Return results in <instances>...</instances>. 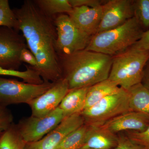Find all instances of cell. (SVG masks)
<instances>
[{"mask_svg":"<svg viewBox=\"0 0 149 149\" xmlns=\"http://www.w3.org/2000/svg\"><path fill=\"white\" fill-rule=\"evenodd\" d=\"M13 11L27 48L37 59L38 65L35 70L44 82L54 83L63 78L56 50L57 32L54 18L46 15L30 0L24 1L19 8Z\"/></svg>","mask_w":149,"mask_h":149,"instance_id":"cell-1","label":"cell"},{"mask_svg":"<svg viewBox=\"0 0 149 149\" xmlns=\"http://www.w3.org/2000/svg\"><path fill=\"white\" fill-rule=\"evenodd\" d=\"M128 131L127 136L133 142L146 149H149V126L143 132Z\"/></svg>","mask_w":149,"mask_h":149,"instance_id":"cell-26","label":"cell"},{"mask_svg":"<svg viewBox=\"0 0 149 149\" xmlns=\"http://www.w3.org/2000/svg\"><path fill=\"white\" fill-rule=\"evenodd\" d=\"M4 26L19 31L18 22L8 0H0V27Z\"/></svg>","mask_w":149,"mask_h":149,"instance_id":"cell-23","label":"cell"},{"mask_svg":"<svg viewBox=\"0 0 149 149\" xmlns=\"http://www.w3.org/2000/svg\"><path fill=\"white\" fill-rule=\"evenodd\" d=\"M54 20L57 32L56 50L59 57L70 55L86 49L92 36L80 30L68 15H58Z\"/></svg>","mask_w":149,"mask_h":149,"instance_id":"cell-5","label":"cell"},{"mask_svg":"<svg viewBox=\"0 0 149 149\" xmlns=\"http://www.w3.org/2000/svg\"><path fill=\"white\" fill-rule=\"evenodd\" d=\"M24 48L22 51L20 55V59L22 62H25L30 65V66L35 69L38 64L35 55L32 52L27 49Z\"/></svg>","mask_w":149,"mask_h":149,"instance_id":"cell-28","label":"cell"},{"mask_svg":"<svg viewBox=\"0 0 149 149\" xmlns=\"http://www.w3.org/2000/svg\"><path fill=\"white\" fill-rule=\"evenodd\" d=\"M27 70L25 71L11 70L0 67V76H8L21 78L23 82L30 84L40 85L44 81L39 73L30 65H25Z\"/></svg>","mask_w":149,"mask_h":149,"instance_id":"cell-22","label":"cell"},{"mask_svg":"<svg viewBox=\"0 0 149 149\" xmlns=\"http://www.w3.org/2000/svg\"><path fill=\"white\" fill-rule=\"evenodd\" d=\"M102 125L115 134L124 130L143 132L149 126V115L128 111L112 118Z\"/></svg>","mask_w":149,"mask_h":149,"instance_id":"cell-13","label":"cell"},{"mask_svg":"<svg viewBox=\"0 0 149 149\" xmlns=\"http://www.w3.org/2000/svg\"><path fill=\"white\" fill-rule=\"evenodd\" d=\"M72 8L86 6L91 8H97L102 5L101 3L97 0H69Z\"/></svg>","mask_w":149,"mask_h":149,"instance_id":"cell-30","label":"cell"},{"mask_svg":"<svg viewBox=\"0 0 149 149\" xmlns=\"http://www.w3.org/2000/svg\"><path fill=\"white\" fill-rule=\"evenodd\" d=\"M115 149H146L133 142L127 136L118 137V140Z\"/></svg>","mask_w":149,"mask_h":149,"instance_id":"cell-27","label":"cell"},{"mask_svg":"<svg viewBox=\"0 0 149 149\" xmlns=\"http://www.w3.org/2000/svg\"><path fill=\"white\" fill-rule=\"evenodd\" d=\"M112 57L109 80L126 90L141 83L144 68L149 60V50L130 47Z\"/></svg>","mask_w":149,"mask_h":149,"instance_id":"cell-4","label":"cell"},{"mask_svg":"<svg viewBox=\"0 0 149 149\" xmlns=\"http://www.w3.org/2000/svg\"><path fill=\"white\" fill-rule=\"evenodd\" d=\"M65 118L59 107L42 117L31 116L23 118L16 124L19 132L27 143L36 142L42 139L54 130Z\"/></svg>","mask_w":149,"mask_h":149,"instance_id":"cell-8","label":"cell"},{"mask_svg":"<svg viewBox=\"0 0 149 149\" xmlns=\"http://www.w3.org/2000/svg\"><path fill=\"white\" fill-rule=\"evenodd\" d=\"M102 5L97 8L86 6L73 8L68 15L80 30L93 37L97 32L100 23Z\"/></svg>","mask_w":149,"mask_h":149,"instance_id":"cell-14","label":"cell"},{"mask_svg":"<svg viewBox=\"0 0 149 149\" xmlns=\"http://www.w3.org/2000/svg\"><path fill=\"white\" fill-rule=\"evenodd\" d=\"M33 1L43 13L53 18L61 14L66 13L68 14L73 8L69 0H35Z\"/></svg>","mask_w":149,"mask_h":149,"instance_id":"cell-19","label":"cell"},{"mask_svg":"<svg viewBox=\"0 0 149 149\" xmlns=\"http://www.w3.org/2000/svg\"><path fill=\"white\" fill-rule=\"evenodd\" d=\"M130 47L141 50H149V28L143 32L141 39Z\"/></svg>","mask_w":149,"mask_h":149,"instance_id":"cell-29","label":"cell"},{"mask_svg":"<svg viewBox=\"0 0 149 149\" xmlns=\"http://www.w3.org/2000/svg\"><path fill=\"white\" fill-rule=\"evenodd\" d=\"M144 32L134 17L119 27L97 33L92 37L85 49L113 56L133 46Z\"/></svg>","mask_w":149,"mask_h":149,"instance_id":"cell-3","label":"cell"},{"mask_svg":"<svg viewBox=\"0 0 149 149\" xmlns=\"http://www.w3.org/2000/svg\"><path fill=\"white\" fill-rule=\"evenodd\" d=\"M69 91L66 79L61 78L55 82L52 87L27 104L31 108L32 116L42 117L58 107Z\"/></svg>","mask_w":149,"mask_h":149,"instance_id":"cell-12","label":"cell"},{"mask_svg":"<svg viewBox=\"0 0 149 149\" xmlns=\"http://www.w3.org/2000/svg\"><path fill=\"white\" fill-rule=\"evenodd\" d=\"M118 140V137L116 134L102 125H89L84 143L80 148L111 149L116 147Z\"/></svg>","mask_w":149,"mask_h":149,"instance_id":"cell-15","label":"cell"},{"mask_svg":"<svg viewBox=\"0 0 149 149\" xmlns=\"http://www.w3.org/2000/svg\"><path fill=\"white\" fill-rule=\"evenodd\" d=\"M129 94L130 111L139 112L149 115V90L141 83L127 90Z\"/></svg>","mask_w":149,"mask_h":149,"instance_id":"cell-18","label":"cell"},{"mask_svg":"<svg viewBox=\"0 0 149 149\" xmlns=\"http://www.w3.org/2000/svg\"><path fill=\"white\" fill-rule=\"evenodd\" d=\"M26 143L14 123L0 136V149H25Z\"/></svg>","mask_w":149,"mask_h":149,"instance_id":"cell-20","label":"cell"},{"mask_svg":"<svg viewBox=\"0 0 149 149\" xmlns=\"http://www.w3.org/2000/svg\"><path fill=\"white\" fill-rule=\"evenodd\" d=\"M90 87L69 90L59 106L65 117L83 111L85 107L86 95Z\"/></svg>","mask_w":149,"mask_h":149,"instance_id":"cell-16","label":"cell"},{"mask_svg":"<svg viewBox=\"0 0 149 149\" xmlns=\"http://www.w3.org/2000/svg\"><path fill=\"white\" fill-rule=\"evenodd\" d=\"M134 17L133 1L110 0L102 5V15L97 32L114 29Z\"/></svg>","mask_w":149,"mask_h":149,"instance_id":"cell-10","label":"cell"},{"mask_svg":"<svg viewBox=\"0 0 149 149\" xmlns=\"http://www.w3.org/2000/svg\"><path fill=\"white\" fill-rule=\"evenodd\" d=\"M59 58L63 77L69 90L91 87L109 77L111 56L85 49Z\"/></svg>","mask_w":149,"mask_h":149,"instance_id":"cell-2","label":"cell"},{"mask_svg":"<svg viewBox=\"0 0 149 149\" xmlns=\"http://www.w3.org/2000/svg\"><path fill=\"white\" fill-rule=\"evenodd\" d=\"M27 48L23 35L13 28L0 27V67L19 70L22 49Z\"/></svg>","mask_w":149,"mask_h":149,"instance_id":"cell-9","label":"cell"},{"mask_svg":"<svg viewBox=\"0 0 149 149\" xmlns=\"http://www.w3.org/2000/svg\"><path fill=\"white\" fill-rule=\"evenodd\" d=\"M116 83L108 79L91 86L86 95L84 109L91 107L107 96L120 91Z\"/></svg>","mask_w":149,"mask_h":149,"instance_id":"cell-17","label":"cell"},{"mask_svg":"<svg viewBox=\"0 0 149 149\" xmlns=\"http://www.w3.org/2000/svg\"><path fill=\"white\" fill-rule=\"evenodd\" d=\"M141 83L149 90V60L144 68Z\"/></svg>","mask_w":149,"mask_h":149,"instance_id":"cell-31","label":"cell"},{"mask_svg":"<svg viewBox=\"0 0 149 149\" xmlns=\"http://www.w3.org/2000/svg\"><path fill=\"white\" fill-rule=\"evenodd\" d=\"M134 17L145 31L149 28V0L133 1Z\"/></svg>","mask_w":149,"mask_h":149,"instance_id":"cell-24","label":"cell"},{"mask_svg":"<svg viewBox=\"0 0 149 149\" xmlns=\"http://www.w3.org/2000/svg\"><path fill=\"white\" fill-rule=\"evenodd\" d=\"M84 123L85 119L80 113L67 116L42 139L26 143L25 149H55L66 136Z\"/></svg>","mask_w":149,"mask_h":149,"instance_id":"cell-11","label":"cell"},{"mask_svg":"<svg viewBox=\"0 0 149 149\" xmlns=\"http://www.w3.org/2000/svg\"><path fill=\"white\" fill-rule=\"evenodd\" d=\"M130 111L128 91L120 88L117 93L107 96L80 113L86 124L101 125L113 118Z\"/></svg>","mask_w":149,"mask_h":149,"instance_id":"cell-6","label":"cell"},{"mask_svg":"<svg viewBox=\"0 0 149 149\" xmlns=\"http://www.w3.org/2000/svg\"><path fill=\"white\" fill-rule=\"evenodd\" d=\"M13 116L7 107L0 105V136L13 123Z\"/></svg>","mask_w":149,"mask_h":149,"instance_id":"cell-25","label":"cell"},{"mask_svg":"<svg viewBox=\"0 0 149 149\" xmlns=\"http://www.w3.org/2000/svg\"><path fill=\"white\" fill-rule=\"evenodd\" d=\"M54 83L35 85L0 76V105L7 107L15 104H28L48 91Z\"/></svg>","mask_w":149,"mask_h":149,"instance_id":"cell-7","label":"cell"},{"mask_svg":"<svg viewBox=\"0 0 149 149\" xmlns=\"http://www.w3.org/2000/svg\"><path fill=\"white\" fill-rule=\"evenodd\" d=\"M79 149H89V148H80Z\"/></svg>","mask_w":149,"mask_h":149,"instance_id":"cell-32","label":"cell"},{"mask_svg":"<svg viewBox=\"0 0 149 149\" xmlns=\"http://www.w3.org/2000/svg\"><path fill=\"white\" fill-rule=\"evenodd\" d=\"M89 125L84 123L66 136L55 149H79L83 146Z\"/></svg>","mask_w":149,"mask_h":149,"instance_id":"cell-21","label":"cell"}]
</instances>
